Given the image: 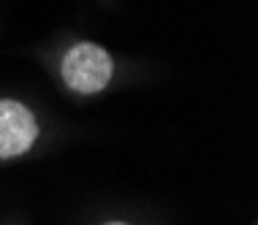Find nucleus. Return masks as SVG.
<instances>
[{
  "instance_id": "7ed1b4c3",
  "label": "nucleus",
  "mask_w": 258,
  "mask_h": 225,
  "mask_svg": "<svg viewBox=\"0 0 258 225\" xmlns=\"http://www.w3.org/2000/svg\"><path fill=\"white\" fill-rule=\"evenodd\" d=\"M106 225H125V222H106Z\"/></svg>"
},
{
  "instance_id": "f03ea898",
  "label": "nucleus",
  "mask_w": 258,
  "mask_h": 225,
  "mask_svg": "<svg viewBox=\"0 0 258 225\" xmlns=\"http://www.w3.org/2000/svg\"><path fill=\"white\" fill-rule=\"evenodd\" d=\"M38 122L19 101H0V160L19 158L36 144Z\"/></svg>"
},
{
  "instance_id": "f257e3e1",
  "label": "nucleus",
  "mask_w": 258,
  "mask_h": 225,
  "mask_svg": "<svg viewBox=\"0 0 258 225\" xmlns=\"http://www.w3.org/2000/svg\"><path fill=\"white\" fill-rule=\"evenodd\" d=\"M114 76V60L103 46L82 41L62 57V82L76 95H95Z\"/></svg>"
}]
</instances>
